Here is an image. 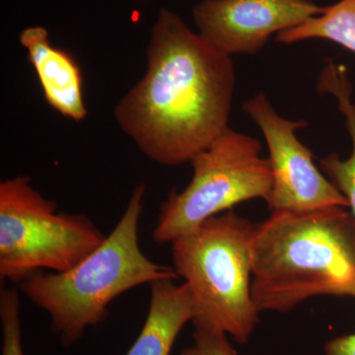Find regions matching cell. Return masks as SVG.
I'll return each instance as SVG.
<instances>
[{
  "instance_id": "14",
  "label": "cell",
  "mask_w": 355,
  "mask_h": 355,
  "mask_svg": "<svg viewBox=\"0 0 355 355\" xmlns=\"http://www.w3.org/2000/svg\"><path fill=\"white\" fill-rule=\"evenodd\" d=\"M193 347L200 355H238L228 342L227 334L205 326H195Z\"/></svg>"
},
{
  "instance_id": "6",
  "label": "cell",
  "mask_w": 355,
  "mask_h": 355,
  "mask_svg": "<svg viewBox=\"0 0 355 355\" xmlns=\"http://www.w3.org/2000/svg\"><path fill=\"white\" fill-rule=\"evenodd\" d=\"M261 144L228 128L191 161L193 177L183 191L172 190L161 205L153 239L168 244L239 203L268 202L272 175Z\"/></svg>"
},
{
  "instance_id": "10",
  "label": "cell",
  "mask_w": 355,
  "mask_h": 355,
  "mask_svg": "<svg viewBox=\"0 0 355 355\" xmlns=\"http://www.w3.org/2000/svg\"><path fill=\"white\" fill-rule=\"evenodd\" d=\"M157 280L150 284L146 323L125 355H170L178 336L195 317L193 297L186 284Z\"/></svg>"
},
{
  "instance_id": "12",
  "label": "cell",
  "mask_w": 355,
  "mask_h": 355,
  "mask_svg": "<svg viewBox=\"0 0 355 355\" xmlns=\"http://www.w3.org/2000/svg\"><path fill=\"white\" fill-rule=\"evenodd\" d=\"M311 39L327 40L355 53V0H340L302 24L279 33L277 43L291 44Z\"/></svg>"
},
{
  "instance_id": "15",
  "label": "cell",
  "mask_w": 355,
  "mask_h": 355,
  "mask_svg": "<svg viewBox=\"0 0 355 355\" xmlns=\"http://www.w3.org/2000/svg\"><path fill=\"white\" fill-rule=\"evenodd\" d=\"M355 298V294L354 296ZM326 355H355V333L338 336L324 345Z\"/></svg>"
},
{
  "instance_id": "16",
  "label": "cell",
  "mask_w": 355,
  "mask_h": 355,
  "mask_svg": "<svg viewBox=\"0 0 355 355\" xmlns=\"http://www.w3.org/2000/svg\"><path fill=\"white\" fill-rule=\"evenodd\" d=\"M180 355H200L198 350L195 347H189V349H184Z\"/></svg>"
},
{
  "instance_id": "5",
  "label": "cell",
  "mask_w": 355,
  "mask_h": 355,
  "mask_svg": "<svg viewBox=\"0 0 355 355\" xmlns=\"http://www.w3.org/2000/svg\"><path fill=\"white\" fill-rule=\"evenodd\" d=\"M106 236L84 214L58 211L27 176L0 183V277L19 284L43 270L65 272Z\"/></svg>"
},
{
  "instance_id": "7",
  "label": "cell",
  "mask_w": 355,
  "mask_h": 355,
  "mask_svg": "<svg viewBox=\"0 0 355 355\" xmlns=\"http://www.w3.org/2000/svg\"><path fill=\"white\" fill-rule=\"evenodd\" d=\"M242 107L260 128L268 146L272 189L266 203L272 212L349 207L347 198L320 171L313 153L296 135V130L307 127V121L280 116L263 92Z\"/></svg>"
},
{
  "instance_id": "2",
  "label": "cell",
  "mask_w": 355,
  "mask_h": 355,
  "mask_svg": "<svg viewBox=\"0 0 355 355\" xmlns=\"http://www.w3.org/2000/svg\"><path fill=\"white\" fill-rule=\"evenodd\" d=\"M252 296L259 312H289L316 296L355 294V219L345 207L272 212L256 224Z\"/></svg>"
},
{
  "instance_id": "13",
  "label": "cell",
  "mask_w": 355,
  "mask_h": 355,
  "mask_svg": "<svg viewBox=\"0 0 355 355\" xmlns=\"http://www.w3.org/2000/svg\"><path fill=\"white\" fill-rule=\"evenodd\" d=\"M0 320L2 328L1 355H24L20 299L17 289H1Z\"/></svg>"
},
{
  "instance_id": "3",
  "label": "cell",
  "mask_w": 355,
  "mask_h": 355,
  "mask_svg": "<svg viewBox=\"0 0 355 355\" xmlns=\"http://www.w3.org/2000/svg\"><path fill=\"white\" fill-rule=\"evenodd\" d=\"M146 184L133 190L123 216L104 242L73 268L62 272L40 270L19 284V291L46 311L51 330L71 347L90 327L108 317L110 303L142 284L179 279L173 266L147 258L139 242Z\"/></svg>"
},
{
  "instance_id": "9",
  "label": "cell",
  "mask_w": 355,
  "mask_h": 355,
  "mask_svg": "<svg viewBox=\"0 0 355 355\" xmlns=\"http://www.w3.org/2000/svg\"><path fill=\"white\" fill-rule=\"evenodd\" d=\"M19 42L27 51L28 60L36 71L46 103L65 118L83 121L87 110L83 74L74 58L53 46L48 30L40 26L23 30Z\"/></svg>"
},
{
  "instance_id": "1",
  "label": "cell",
  "mask_w": 355,
  "mask_h": 355,
  "mask_svg": "<svg viewBox=\"0 0 355 355\" xmlns=\"http://www.w3.org/2000/svg\"><path fill=\"white\" fill-rule=\"evenodd\" d=\"M146 60V73L118 103L114 119L153 162L190 163L229 128L234 62L165 8Z\"/></svg>"
},
{
  "instance_id": "4",
  "label": "cell",
  "mask_w": 355,
  "mask_h": 355,
  "mask_svg": "<svg viewBox=\"0 0 355 355\" xmlns=\"http://www.w3.org/2000/svg\"><path fill=\"white\" fill-rule=\"evenodd\" d=\"M256 224L231 209L171 244L173 268L190 289L193 326L217 329L247 343L259 324L252 296Z\"/></svg>"
},
{
  "instance_id": "17",
  "label": "cell",
  "mask_w": 355,
  "mask_h": 355,
  "mask_svg": "<svg viewBox=\"0 0 355 355\" xmlns=\"http://www.w3.org/2000/svg\"><path fill=\"white\" fill-rule=\"evenodd\" d=\"M307 1H313V0H307Z\"/></svg>"
},
{
  "instance_id": "8",
  "label": "cell",
  "mask_w": 355,
  "mask_h": 355,
  "mask_svg": "<svg viewBox=\"0 0 355 355\" xmlns=\"http://www.w3.org/2000/svg\"><path fill=\"white\" fill-rule=\"evenodd\" d=\"M307 0H202L193 7L198 34L228 55H256L273 34L324 12Z\"/></svg>"
},
{
  "instance_id": "11",
  "label": "cell",
  "mask_w": 355,
  "mask_h": 355,
  "mask_svg": "<svg viewBox=\"0 0 355 355\" xmlns=\"http://www.w3.org/2000/svg\"><path fill=\"white\" fill-rule=\"evenodd\" d=\"M317 90L335 98L352 139V150L349 158L343 159L338 153H331L320 159L319 163L326 176L347 198L350 214L355 219V103L347 67L329 60L320 72Z\"/></svg>"
}]
</instances>
